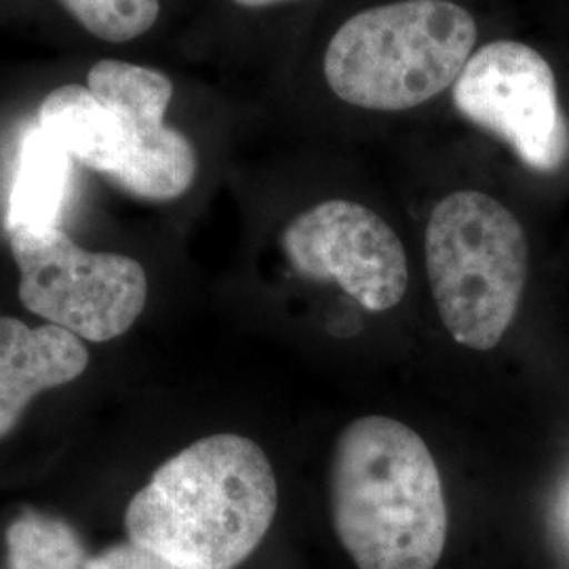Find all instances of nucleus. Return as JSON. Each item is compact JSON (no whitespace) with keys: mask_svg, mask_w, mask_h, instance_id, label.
Here are the masks:
<instances>
[{"mask_svg":"<svg viewBox=\"0 0 569 569\" xmlns=\"http://www.w3.org/2000/svg\"><path fill=\"white\" fill-rule=\"evenodd\" d=\"M281 244L296 272L340 284L369 312L390 310L406 296V247L366 204L346 199L312 204L287 224Z\"/></svg>","mask_w":569,"mask_h":569,"instance_id":"nucleus-7","label":"nucleus"},{"mask_svg":"<svg viewBox=\"0 0 569 569\" xmlns=\"http://www.w3.org/2000/svg\"><path fill=\"white\" fill-rule=\"evenodd\" d=\"M331 515L357 568H437L448 505L425 439L385 416L350 422L333 451Z\"/></svg>","mask_w":569,"mask_h":569,"instance_id":"nucleus-2","label":"nucleus"},{"mask_svg":"<svg viewBox=\"0 0 569 569\" xmlns=\"http://www.w3.org/2000/svg\"><path fill=\"white\" fill-rule=\"evenodd\" d=\"M458 112L509 143L533 171L550 173L569 154L568 121L549 61L526 42L479 47L451 87Z\"/></svg>","mask_w":569,"mask_h":569,"instance_id":"nucleus-6","label":"nucleus"},{"mask_svg":"<svg viewBox=\"0 0 569 569\" xmlns=\"http://www.w3.org/2000/svg\"><path fill=\"white\" fill-rule=\"evenodd\" d=\"M84 549L66 521L42 512H23L7 529V568L84 569Z\"/></svg>","mask_w":569,"mask_h":569,"instance_id":"nucleus-12","label":"nucleus"},{"mask_svg":"<svg viewBox=\"0 0 569 569\" xmlns=\"http://www.w3.org/2000/svg\"><path fill=\"white\" fill-rule=\"evenodd\" d=\"M39 129L84 167L119 178L127 161V140L119 117L87 84H61L39 108Z\"/></svg>","mask_w":569,"mask_h":569,"instance_id":"nucleus-10","label":"nucleus"},{"mask_svg":"<svg viewBox=\"0 0 569 569\" xmlns=\"http://www.w3.org/2000/svg\"><path fill=\"white\" fill-rule=\"evenodd\" d=\"M428 281L458 345H500L521 305L529 272L526 230L509 207L479 190L435 204L425 237Z\"/></svg>","mask_w":569,"mask_h":569,"instance_id":"nucleus-4","label":"nucleus"},{"mask_svg":"<svg viewBox=\"0 0 569 569\" xmlns=\"http://www.w3.org/2000/svg\"><path fill=\"white\" fill-rule=\"evenodd\" d=\"M68 183L70 154L39 127L28 131L9 197L7 230L56 228L68 197Z\"/></svg>","mask_w":569,"mask_h":569,"instance_id":"nucleus-11","label":"nucleus"},{"mask_svg":"<svg viewBox=\"0 0 569 569\" xmlns=\"http://www.w3.org/2000/svg\"><path fill=\"white\" fill-rule=\"evenodd\" d=\"M232 2L243 9H270V7H281L289 2H300V0H232Z\"/></svg>","mask_w":569,"mask_h":569,"instance_id":"nucleus-15","label":"nucleus"},{"mask_svg":"<svg viewBox=\"0 0 569 569\" xmlns=\"http://www.w3.org/2000/svg\"><path fill=\"white\" fill-rule=\"evenodd\" d=\"M479 28L453 0H390L350 16L327 42L323 77L346 106L407 112L453 87Z\"/></svg>","mask_w":569,"mask_h":569,"instance_id":"nucleus-3","label":"nucleus"},{"mask_svg":"<svg viewBox=\"0 0 569 569\" xmlns=\"http://www.w3.org/2000/svg\"><path fill=\"white\" fill-rule=\"evenodd\" d=\"M89 91L122 124L127 161L114 183L146 201H173L199 173V154L182 131L167 124L173 82L157 70L122 60L96 61L87 74Z\"/></svg>","mask_w":569,"mask_h":569,"instance_id":"nucleus-8","label":"nucleus"},{"mask_svg":"<svg viewBox=\"0 0 569 569\" xmlns=\"http://www.w3.org/2000/svg\"><path fill=\"white\" fill-rule=\"evenodd\" d=\"M61 7L96 39L129 42L140 39L161 16L159 0H60Z\"/></svg>","mask_w":569,"mask_h":569,"instance_id":"nucleus-13","label":"nucleus"},{"mask_svg":"<svg viewBox=\"0 0 569 569\" xmlns=\"http://www.w3.org/2000/svg\"><path fill=\"white\" fill-rule=\"evenodd\" d=\"M9 243L20 268L21 305L47 323L81 340L108 342L140 319L148 277L138 260L82 249L60 226L11 228Z\"/></svg>","mask_w":569,"mask_h":569,"instance_id":"nucleus-5","label":"nucleus"},{"mask_svg":"<svg viewBox=\"0 0 569 569\" xmlns=\"http://www.w3.org/2000/svg\"><path fill=\"white\" fill-rule=\"evenodd\" d=\"M84 569H178L167 563L152 550L131 542L103 550L102 555L87 561Z\"/></svg>","mask_w":569,"mask_h":569,"instance_id":"nucleus-14","label":"nucleus"},{"mask_svg":"<svg viewBox=\"0 0 569 569\" xmlns=\"http://www.w3.org/2000/svg\"><path fill=\"white\" fill-rule=\"evenodd\" d=\"M89 350L58 326L28 327L0 317V439L18 427L21 413L42 390L81 378Z\"/></svg>","mask_w":569,"mask_h":569,"instance_id":"nucleus-9","label":"nucleus"},{"mask_svg":"<svg viewBox=\"0 0 569 569\" xmlns=\"http://www.w3.org/2000/svg\"><path fill=\"white\" fill-rule=\"evenodd\" d=\"M274 470L256 441L213 435L154 470L129 502V540L178 569H234L274 521Z\"/></svg>","mask_w":569,"mask_h":569,"instance_id":"nucleus-1","label":"nucleus"}]
</instances>
